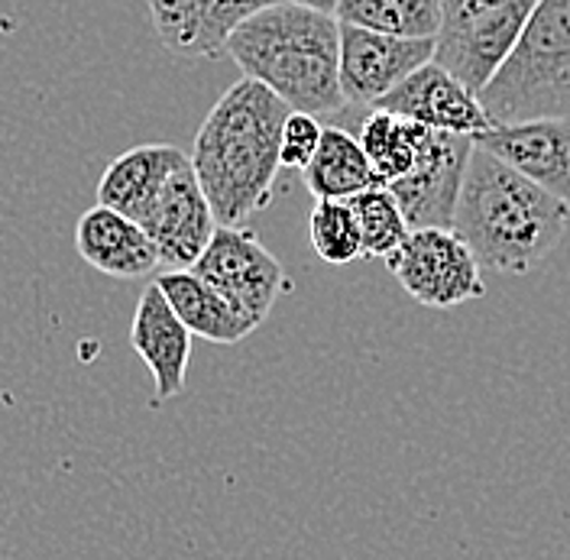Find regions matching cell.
Returning a JSON list of instances; mask_svg holds the SVG:
<instances>
[{
    "label": "cell",
    "instance_id": "obj_24",
    "mask_svg": "<svg viewBox=\"0 0 570 560\" xmlns=\"http://www.w3.org/2000/svg\"><path fill=\"white\" fill-rule=\"evenodd\" d=\"M298 3H308V7H318V10H327V13H334L341 0H298Z\"/></svg>",
    "mask_w": 570,
    "mask_h": 560
},
{
    "label": "cell",
    "instance_id": "obj_21",
    "mask_svg": "<svg viewBox=\"0 0 570 560\" xmlns=\"http://www.w3.org/2000/svg\"><path fill=\"white\" fill-rule=\"evenodd\" d=\"M351 205H354L360 234H363V256H370V259H390L412 234L405 210L386 185H376V188L356 195L351 198Z\"/></svg>",
    "mask_w": 570,
    "mask_h": 560
},
{
    "label": "cell",
    "instance_id": "obj_10",
    "mask_svg": "<svg viewBox=\"0 0 570 560\" xmlns=\"http://www.w3.org/2000/svg\"><path fill=\"white\" fill-rule=\"evenodd\" d=\"M140 224L159 249L163 266L191 269L202 259V253L208 249L214 230L220 224L212 208V198L195 173L191 153H188V163L178 166V173L169 178V185L163 188V195L156 198V205Z\"/></svg>",
    "mask_w": 570,
    "mask_h": 560
},
{
    "label": "cell",
    "instance_id": "obj_17",
    "mask_svg": "<svg viewBox=\"0 0 570 560\" xmlns=\"http://www.w3.org/2000/svg\"><path fill=\"white\" fill-rule=\"evenodd\" d=\"M156 285L166 292L169 305L195 337H205L212 344H240L247 334L256 331V324L247 315H240L227 302V295H220L195 269H166L156 276Z\"/></svg>",
    "mask_w": 570,
    "mask_h": 560
},
{
    "label": "cell",
    "instance_id": "obj_23",
    "mask_svg": "<svg viewBox=\"0 0 570 560\" xmlns=\"http://www.w3.org/2000/svg\"><path fill=\"white\" fill-rule=\"evenodd\" d=\"M321 137H324V127H321L318 114H308V110H288L283 124V143H279V156H283V169H298L305 173L312 166V159L318 156Z\"/></svg>",
    "mask_w": 570,
    "mask_h": 560
},
{
    "label": "cell",
    "instance_id": "obj_6",
    "mask_svg": "<svg viewBox=\"0 0 570 560\" xmlns=\"http://www.w3.org/2000/svg\"><path fill=\"white\" fill-rule=\"evenodd\" d=\"M395 282L425 308H458L487 295L476 253L451 227L412 230L386 259Z\"/></svg>",
    "mask_w": 570,
    "mask_h": 560
},
{
    "label": "cell",
    "instance_id": "obj_14",
    "mask_svg": "<svg viewBox=\"0 0 570 560\" xmlns=\"http://www.w3.org/2000/svg\"><path fill=\"white\" fill-rule=\"evenodd\" d=\"M191 331L169 305L166 292L153 282L137 302V315L130 324V344L140 353L146 370L156 383V402H166L181 392L188 360H191Z\"/></svg>",
    "mask_w": 570,
    "mask_h": 560
},
{
    "label": "cell",
    "instance_id": "obj_7",
    "mask_svg": "<svg viewBox=\"0 0 570 560\" xmlns=\"http://www.w3.org/2000/svg\"><path fill=\"white\" fill-rule=\"evenodd\" d=\"M191 269L212 282L220 295H227V302L256 327L269 317L276 298L288 288L283 263L259 244V237L249 227L220 224L208 249Z\"/></svg>",
    "mask_w": 570,
    "mask_h": 560
},
{
    "label": "cell",
    "instance_id": "obj_16",
    "mask_svg": "<svg viewBox=\"0 0 570 560\" xmlns=\"http://www.w3.org/2000/svg\"><path fill=\"white\" fill-rule=\"evenodd\" d=\"M185 163H188V153H181L169 143L134 146L120 153L105 169V176L98 181V205L120 210L140 224L156 205V198L163 195V188L169 185V178L176 176L178 166Z\"/></svg>",
    "mask_w": 570,
    "mask_h": 560
},
{
    "label": "cell",
    "instance_id": "obj_12",
    "mask_svg": "<svg viewBox=\"0 0 570 560\" xmlns=\"http://www.w3.org/2000/svg\"><path fill=\"white\" fill-rule=\"evenodd\" d=\"M376 107H386L392 114H402L431 130L463 134L473 140L497 127L487 107L480 105V95L470 91L461 78L444 69L441 62H428L419 71H412Z\"/></svg>",
    "mask_w": 570,
    "mask_h": 560
},
{
    "label": "cell",
    "instance_id": "obj_5",
    "mask_svg": "<svg viewBox=\"0 0 570 560\" xmlns=\"http://www.w3.org/2000/svg\"><path fill=\"white\" fill-rule=\"evenodd\" d=\"M541 0H441L444 20L434 62L470 91H483L522 39Z\"/></svg>",
    "mask_w": 570,
    "mask_h": 560
},
{
    "label": "cell",
    "instance_id": "obj_11",
    "mask_svg": "<svg viewBox=\"0 0 570 560\" xmlns=\"http://www.w3.org/2000/svg\"><path fill=\"white\" fill-rule=\"evenodd\" d=\"M283 0H146L159 42L178 59L227 56V39L253 13Z\"/></svg>",
    "mask_w": 570,
    "mask_h": 560
},
{
    "label": "cell",
    "instance_id": "obj_8",
    "mask_svg": "<svg viewBox=\"0 0 570 560\" xmlns=\"http://www.w3.org/2000/svg\"><path fill=\"white\" fill-rule=\"evenodd\" d=\"M438 39H402L341 23V85L351 105L376 107L412 71L434 62Z\"/></svg>",
    "mask_w": 570,
    "mask_h": 560
},
{
    "label": "cell",
    "instance_id": "obj_4",
    "mask_svg": "<svg viewBox=\"0 0 570 560\" xmlns=\"http://www.w3.org/2000/svg\"><path fill=\"white\" fill-rule=\"evenodd\" d=\"M497 127L570 120V0H541L512 56L480 91Z\"/></svg>",
    "mask_w": 570,
    "mask_h": 560
},
{
    "label": "cell",
    "instance_id": "obj_20",
    "mask_svg": "<svg viewBox=\"0 0 570 560\" xmlns=\"http://www.w3.org/2000/svg\"><path fill=\"white\" fill-rule=\"evenodd\" d=\"M334 17L341 23L402 39H438L444 7L441 0H341Z\"/></svg>",
    "mask_w": 570,
    "mask_h": 560
},
{
    "label": "cell",
    "instance_id": "obj_2",
    "mask_svg": "<svg viewBox=\"0 0 570 560\" xmlns=\"http://www.w3.org/2000/svg\"><path fill=\"white\" fill-rule=\"evenodd\" d=\"M570 205L515 173L483 146L463 173L454 230L476 253L483 269L525 276L551 259L564 240Z\"/></svg>",
    "mask_w": 570,
    "mask_h": 560
},
{
    "label": "cell",
    "instance_id": "obj_19",
    "mask_svg": "<svg viewBox=\"0 0 570 560\" xmlns=\"http://www.w3.org/2000/svg\"><path fill=\"white\" fill-rule=\"evenodd\" d=\"M356 137L376 169L380 185H392L419 166L428 140H431V127L415 124L402 114H392L386 107H370Z\"/></svg>",
    "mask_w": 570,
    "mask_h": 560
},
{
    "label": "cell",
    "instance_id": "obj_18",
    "mask_svg": "<svg viewBox=\"0 0 570 560\" xmlns=\"http://www.w3.org/2000/svg\"><path fill=\"white\" fill-rule=\"evenodd\" d=\"M302 176L315 202H351L380 185L360 137L344 127H324L318 156Z\"/></svg>",
    "mask_w": 570,
    "mask_h": 560
},
{
    "label": "cell",
    "instance_id": "obj_15",
    "mask_svg": "<svg viewBox=\"0 0 570 560\" xmlns=\"http://www.w3.org/2000/svg\"><path fill=\"white\" fill-rule=\"evenodd\" d=\"M75 249L91 269L114 279H140L163 266L159 249L142 224L107 205H95L78 217Z\"/></svg>",
    "mask_w": 570,
    "mask_h": 560
},
{
    "label": "cell",
    "instance_id": "obj_9",
    "mask_svg": "<svg viewBox=\"0 0 570 560\" xmlns=\"http://www.w3.org/2000/svg\"><path fill=\"white\" fill-rule=\"evenodd\" d=\"M473 146H476L473 137L431 130V140L419 166L405 178L386 185L405 210L412 230H425V227L454 230V210H458L463 173L473 156Z\"/></svg>",
    "mask_w": 570,
    "mask_h": 560
},
{
    "label": "cell",
    "instance_id": "obj_1",
    "mask_svg": "<svg viewBox=\"0 0 570 560\" xmlns=\"http://www.w3.org/2000/svg\"><path fill=\"white\" fill-rule=\"evenodd\" d=\"M288 110L276 91L240 78L198 127L191 163L212 198L217 224L247 227L256 210L269 208L283 169L279 143Z\"/></svg>",
    "mask_w": 570,
    "mask_h": 560
},
{
    "label": "cell",
    "instance_id": "obj_22",
    "mask_svg": "<svg viewBox=\"0 0 570 560\" xmlns=\"http://www.w3.org/2000/svg\"><path fill=\"white\" fill-rule=\"evenodd\" d=\"M308 237L318 259L331 266H347L363 256V234L351 202H315L308 217Z\"/></svg>",
    "mask_w": 570,
    "mask_h": 560
},
{
    "label": "cell",
    "instance_id": "obj_3",
    "mask_svg": "<svg viewBox=\"0 0 570 560\" xmlns=\"http://www.w3.org/2000/svg\"><path fill=\"white\" fill-rule=\"evenodd\" d=\"M227 56L292 110L327 117L351 105L341 85V20L327 10L298 0L273 3L234 30Z\"/></svg>",
    "mask_w": 570,
    "mask_h": 560
},
{
    "label": "cell",
    "instance_id": "obj_13",
    "mask_svg": "<svg viewBox=\"0 0 570 560\" xmlns=\"http://www.w3.org/2000/svg\"><path fill=\"white\" fill-rule=\"evenodd\" d=\"M476 146L570 205V120L493 127L490 134L476 137Z\"/></svg>",
    "mask_w": 570,
    "mask_h": 560
}]
</instances>
